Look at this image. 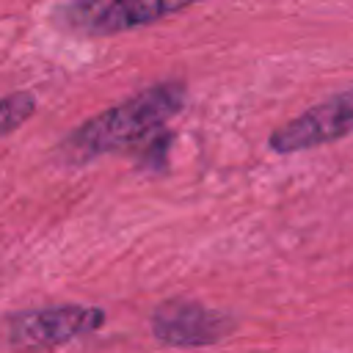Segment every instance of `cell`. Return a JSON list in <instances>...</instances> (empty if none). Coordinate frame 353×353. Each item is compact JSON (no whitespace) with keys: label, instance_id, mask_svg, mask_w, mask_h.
I'll use <instances>...</instances> for the list:
<instances>
[{"label":"cell","instance_id":"cell-1","mask_svg":"<svg viewBox=\"0 0 353 353\" xmlns=\"http://www.w3.org/2000/svg\"><path fill=\"white\" fill-rule=\"evenodd\" d=\"M188 102V88L179 80L154 83L108 110L91 116L74 127L58 146V154L69 165L97 160L110 152L130 149L152 135H157Z\"/></svg>","mask_w":353,"mask_h":353},{"label":"cell","instance_id":"cell-2","mask_svg":"<svg viewBox=\"0 0 353 353\" xmlns=\"http://www.w3.org/2000/svg\"><path fill=\"white\" fill-rule=\"evenodd\" d=\"M196 3L201 0H61L50 19L72 36L99 39L160 22Z\"/></svg>","mask_w":353,"mask_h":353},{"label":"cell","instance_id":"cell-3","mask_svg":"<svg viewBox=\"0 0 353 353\" xmlns=\"http://www.w3.org/2000/svg\"><path fill=\"white\" fill-rule=\"evenodd\" d=\"M105 325V312L99 306L83 303H58L22 309L6 317V339L19 353H44L63 347L85 334H94Z\"/></svg>","mask_w":353,"mask_h":353},{"label":"cell","instance_id":"cell-4","mask_svg":"<svg viewBox=\"0 0 353 353\" xmlns=\"http://www.w3.org/2000/svg\"><path fill=\"white\" fill-rule=\"evenodd\" d=\"M149 328L157 342L168 347H210L237 331L229 312L204 306L188 298H168L154 306Z\"/></svg>","mask_w":353,"mask_h":353},{"label":"cell","instance_id":"cell-5","mask_svg":"<svg viewBox=\"0 0 353 353\" xmlns=\"http://www.w3.org/2000/svg\"><path fill=\"white\" fill-rule=\"evenodd\" d=\"M353 135V88L339 91L287 124L276 127L268 138V146L276 154H295L314 146H325Z\"/></svg>","mask_w":353,"mask_h":353},{"label":"cell","instance_id":"cell-6","mask_svg":"<svg viewBox=\"0 0 353 353\" xmlns=\"http://www.w3.org/2000/svg\"><path fill=\"white\" fill-rule=\"evenodd\" d=\"M36 113V97L28 91H14L0 97V138L22 127Z\"/></svg>","mask_w":353,"mask_h":353}]
</instances>
